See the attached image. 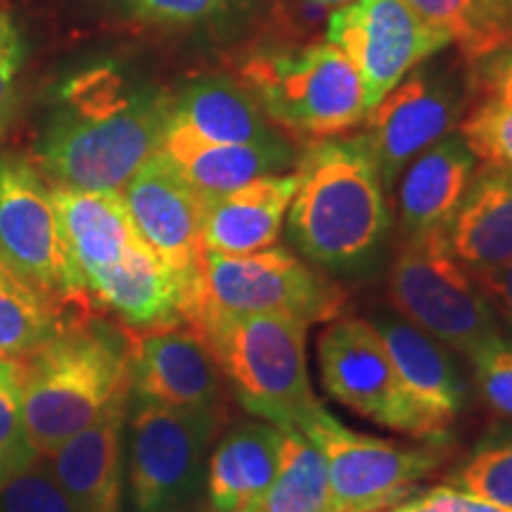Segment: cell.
<instances>
[{
  "label": "cell",
  "mask_w": 512,
  "mask_h": 512,
  "mask_svg": "<svg viewBox=\"0 0 512 512\" xmlns=\"http://www.w3.org/2000/svg\"><path fill=\"white\" fill-rule=\"evenodd\" d=\"M344 306L347 294L332 275L273 245L242 256L204 252L202 297L192 320L209 309L266 313L313 325L339 318Z\"/></svg>",
  "instance_id": "ba28073f"
},
{
  "label": "cell",
  "mask_w": 512,
  "mask_h": 512,
  "mask_svg": "<svg viewBox=\"0 0 512 512\" xmlns=\"http://www.w3.org/2000/svg\"><path fill=\"white\" fill-rule=\"evenodd\" d=\"M389 299L403 318L465 358L498 335L489 299L448 249L444 230L406 235L389 266Z\"/></svg>",
  "instance_id": "52a82bcc"
},
{
  "label": "cell",
  "mask_w": 512,
  "mask_h": 512,
  "mask_svg": "<svg viewBox=\"0 0 512 512\" xmlns=\"http://www.w3.org/2000/svg\"><path fill=\"white\" fill-rule=\"evenodd\" d=\"M140 240L174 268L192 294L195 316L202 297L204 200L162 152L140 166L121 190Z\"/></svg>",
  "instance_id": "5bb4252c"
},
{
  "label": "cell",
  "mask_w": 512,
  "mask_h": 512,
  "mask_svg": "<svg viewBox=\"0 0 512 512\" xmlns=\"http://www.w3.org/2000/svg\"><path fill=\"white\" fill-rule=\"evenodd\" d=\"M226 408H176L131 394L124 460L133 512H183L207 479Z\"/></svg>",
  "instance_id": "8992f818"
},
{
  "label": "cell",
  "mask_w": 512,
  "mask_h": 512,
  "mask_svg": "<svg viewBox=\"0 0 512 512\" xmlns=\"http://www.w3.org/2000/svg\"><path fill=\"white\" fill-rule=\"evenodd\" d=\"M408 5L444 31L470 62L512 43L503 0H408Z\"/></svg>",
  "instance_id": "83f0119b"
},
{
  "label": "cell",
  "mask_w": 512,
  "mask_h": 512,
  "mask_svg": "<svg viewBox=\"0 0 512 512\" xmlns=\"http://www.w3.org/2000/svg\"><path fill=\"white\" fill-rule=\"evenodd\" d=\"M460 133L479 162L512 171V107L484 100L460 121Z\"/></svg>",
  "instance_id": "1f68e13d"
},
{
  "label": "cell",
  "mask_w": 512,
  "mask_h": 512,
  "mask_svg": "<svg viewBox=\"0 0 512 512\" xmlns=\"http://www.w3.org/2000/svg\"><path fill=\"white\" fill-rule=\"evenodd\" d=\"M0 512H76L50 470L38 458L0 489Z\"/></svg>",
  "instance_id": "836d02e7"
},
{
  "label": "cell",
  "mask_w": 512,
  "mask_h": 512,
  "mask_svg": "<svg viewBox=\"0 0 512 512\" xmlns=\"http://www.w3.org/2000/svg\"><path fill=\"white\" fill-rule=\"evenodd\" d=\"M368 320L425 425L427 441L448 444L453 422L470 406V382L456 351L403 318L394 306H375Z\"/></svg>",
  "instance_id": "9a60e30c"
},
{
  "label": "cell",
  "mask_w": 512,
  "mask_h": 512,
  "mask_svg": "<svg viewBox=\"0 0 512 512\" xmlns=\"http://www.w3.org/2000/svg\"><path fill=\"white\" fill-rule=\"evenodd\" d=\"M169 126L209 143L268 145L285 140L240 81L202 76L171 95Z\"/></svg>",
  "instance_id": "cb8c5ba5"
},
{
  "label": "cell",
  "mask_w": 512,
  "mask_h": 512,
  "mask_svg": "<svg viewBox=\"0 0 512 512\" xmlns=\"http://www.w3.org/2000/svg\"><path fill=\"white\" fill-rule=\"evenodd\" d=\"M294 174L285 219L297 254L332 278L373 275L392 238V209L366 140L320 138L297 157Z\"/></svg>",
  "instance_id": "7a4b0ae2"
},
{
  "label": "cell",
  "mask_w": 512,
  "mask_h": 512,
  "mask_svg": "<svg viewBox=\"0 0 512 512\" xmlns=\"http://www.w3.org/2000/svg\"><path fill=\"white\" fill-rule=\"evenodd\" d=\"M309 3H313V5H320V8H339V5H344V3H351V0H309Z\"/></svg>",
  "instance_id": "f35d334b"
},
{
  "label": "cell",
  "mask_w": 512,
  "mask_h": 512,
  "mask_svg": "<svg viewBox=\"0 0 512 512\" xmlns=\"http://www.w3.org/2000/svg\"><path fill=\"white\" fill-rule=\"evenodd\" d=\"M320 382L332 399L387 430L427 441L425 425L368 318H335L318 337Z\"/></svg>",
  "instance_id": "4fadbf2b"
},
{
  "label": "cell",
  "mask_w": 512,
  "mask_h": 512,
  "mask_svg": "<svg viewBox=\"0 0 512 512\" xmlns=\"http://www.w3.org/2000/svg\"><path fill=\"white\" fill-rule=\"evenodd\" d=\"M131 351L128 328H114L88 313L19 358L24 425L38 458H48L86 430L131 387Z\"/></svg>",
  "instance_id": "3957f363"
},
{
  "label": "cell",
  "mask_w": 512,
  "mask_h": 512,
  "mask_svg": "<svg viewBox=\"0 0 512 512\" xmlns=\"http://www.w3.org/2000/svg\"><path fill=\"white\" fill-rule=\"evenodd\" d=\"M91 302L124 320L128 330H152L188 320L192 294L174 268L164 264L145 242H138L117 264L86 280Z\"/></svg>",
  "instance_id": "ac0fdd59"
},
{
  "label": "cell",
  "mask_w": 512,
  "mask_h": 512,
  "mask_svg": "<svg viewBox=\"0 0 512 512\" xmlns=\"http://www.w3.org/2000/svg\"><path fill=\"white\" fill-rule=\"evenodd\" d=\"M470 79L472 91H482L484 100L512 107V43L475 60Z\"/></svg>",
  "instance_id": "d590c367"
},
{
  "label": "cell",
  "mask_w": 512,
  "mask_h": 512,
  "mask_svg": "<svg viewBox=\"0 0 512 512\" xmlns=\"http://www.w3.org/2000/svg\"><path fill=\"white\" fill-rule=\"evenodd\" d=\"M192 512H219V510L211 508V505H209V508H197V510H192Z\"/></svg>",
  "instance_id": "60d3db41"
},
{
  "label": "cell",
  "mask_w": 512,
  "mask_h": 512,
  "mask_svg": "<svg viewBox=\"0 0 512 512\" xmlns=\"http://www.w3.org/2000/svg\"><path fill=\"white\" fill-rule=\"evenodd\" d=\"M325 38L347 55L363 83L368 110L418 64L453 46L408 0H351L332 10Z\"/></svg>",
  "instance_id": "8fae6325"
},
{
  "label": "cell",
  "mask_w": 512,
  "mask_h": 512,
  "mask_svg": "<svg viewBox=\"0 0 512 512\" xmlns=\"http://www.w3.org/2000/svg\"><path fill=\"white\" fill-rule=\"evenodd\" d=\"M0 261L62 302L91 304L69 266L50 183L17 152L0 155Z\"/></svg>",
  "instance_id": "7c38bea8"
},
{
  "label": "cell",
  "mask_w": 512,
  "mask_h": 512,
  "mask_svg": "<svg viewBox=\"0 0 512 512\" xmlns=\"http://www.w3.org/2000/svg\"><path fill=\"white\" fill-rule=\"evenodd\" d=\"M240 83L271 124L294 136H342L368 114L356 69L328 41L249 55Z\"/></svg>",
  "instance_id": "5b68a950"
},
{
  "label": "cell",
  "mask_w": 512,
  "mask_h": 512,
  "mask_svg": "<svg viewBox=\"0 0 512 512\" xmlns=\"http://www.w3.org/2000/svg\"><path fill=\"white\" fill-rule=\"evenodd\" d=\"M162 155L176 166L202 200L226 195L254 178L287 174L297 164V150L287 140L268 145L209 143L183 128L166 126Z\"/></svg>",
  "instance_id": "44dd1931"
},
{
  "label": "cell",
  "mask_w": 512,
  "mask_h": 512,
  "mask_svg": "<svg viewBox=\"0 0 512 512\" xmlns=\"http://www.w3.org/2000/svg\"><path fill=\"white\" fill-rule=\"evenodd\" d=\"M472 275L489 299L496 318H501L512 332V261L486 271H472Z\"/></svg>",
  "instance_id": "8d00e7d4"
},
{
  "label": "cell",
  "mask_w": 512,
  "mask_h": 512,
  "mask_svg": "<svg viewBox=\"0 0 512 512\" xmlns=\"http://www.w3.org/2000/svg\"><path fill=\"white\" fill-rule=\"evenodd\" d=\"M240 512H335L328 463L320 448L299 430H283L273 482Z\"/></svg>",
  "instance_id": "4316f807"
},
{
  "label": "cell",
  "mask_w": 512,
  "mask_h": 512,
  "mask_svg": "<svg viewBox=\"0 0 512 512\" xmlns=\"http://www.w3.org/2000/svg\"><path fill=\"white\" fill-rule=\"evenodd\" d=\"M297 190V174L254 178L242 188L204 200V252L242 256L273 247Z\"/></svg>",
  "instance_id": "ffe728a7"
},
{
  "label": "cell",
  "mask_w": 512,
  "mask_h": 512,
  "mask_svg": "<svg viewBox=\"0 0 512 512\" xmlns=\"http://www.w3.org/2000/svg\"><path fill=\"white\" fill-rule=\"evenodd\" d=\"M475 387L489 411L512 422V339L501 332L467 356Z\"/></svg>",
  "instance_id": "d6a6232c"
},
{
  "label": "cell",
  "mask_w": 512,
  "mask_h": 512,
  "mask_svg": "<svg viewBox=\"0 0 512 512\" xmlns=\"http://www.w3.org/2000/svg\"><path fill=\"white\" fill-rule=\"evenodd\" d=\"M192 325L207 337L223 377L249 415L280 430H302L320 408L306 370L309 325L302 320L207 309Z\"/></svg>",
  "instance_id": "277c9868"
},
{
  "label": "cell",
  "mask_w": 512,
  "mask_h": 512,
  "mask_svg": "<svg viewBox=\"0 0 512 512\" xmlns=\"http://www.w3.org/2000/svg\"><path fill=\"white\" fill-rule=\"evenodd\" d=\"M477 155L453 131L422 150L399 185V219L406 235L446 230L477 171Z\"/></svg>",
  "instance_id": "7402d4cb"
},
{
  "label": "cell",
  "mask_w": 512,
  "mask_h": 512,
  "mask_svg": "<svg viewBox=\"0 0 512 512\" xmlns=\"http://www.w3.org/2000/svg\"><path fill=\"white\" fill-rule=\"evenodd\" d=\"M38 460L22 413L19 361H0V489Z\"/></svg>",
  "instance_id": "4dcf8cb0"
},
{
  "label": "cell",
  "mask_w": 512,
  "mask_h": 512,
  "mask_svg": "<svg viewBox=\"0 0 512 512\" xmlns=\"http://www.w3.org/2000/svg\"><path fill=\"white\" fill-rule=\"evenodd\" d=\"M444 233L448 249L470 271L512 261V171L479 166Z\"/></svg>",
  "instance_id": "603a6c76"
},
{
  "label": "cell",
  "mask_w": 512,
  "mask_h": 512,
  "mask_svg": "<svg viewBox=\"0 0 512 512\" xmlns=\"http://www.w3.org/2000/svg\"><path fill=\"white\" fill-rule=\"evenodd\" d=\"M439 55L418 64L361 121V138L387 192L422 150L456 131L463 121L472 79L460 64L439 60Z\"/></svg>",
  "instance_id": "30bf717a"
},
{
  "label": "cell",
  "mask_w": 512,
  "mask_h": 512,
  "mask_svg": "<svg viewBox=\"0 0 512 512\" xmlns=\"http://www.w3.org/2000/svg\"><path fill=\"white\" fill-rule=\"evenodd\" d=\"M29 43L12 12L0 10V133L8 128L19 102Z\"/></svg>",
  "instance_id": "e575fe53"
},
{
  "label": "cell",
  "mask_w": 512,
  "mask_h": 512,
  "mask_svg": "<svg viewBox=\"0 0 512 512\" xmlns=\"http://www.w3.org/2000/svg\"><path fill=\"white\" fill-rule=\"evenodd\" d=\"M171 95L98 64L69 76L36 136V166L48 183L121 192L162 150Z\"/></svg>",
  "instance_id": "6da1fadb"
},
{
  "label": "cell",
  "mask_w": 512,
  "mask_h": 512,
  "mask_svg": "<svg viewBox=\"0 0 512 512\" xmlns=\"http://www.w3.org/2000/svg\"><path fill=\"white\" fill-rule=\"evenodd\" d=\"M448 484L512 508V422L491 427L448 475Z\"/></svg>",
  "instance_id": "f1b7e54d"
},
{
  "label": "cell",
  "mask_w": 512,
  "mask_h": 512,
  "mask_svg": "<svg viewBox=\"0 0 512 512\" xmlns=\"http://www.w3.org/2000/svg\"><path fill=\"white\" fill-rule=\"evenodd\" d=\"M50 192L69 266L79 290L86 294V280L91 275L117 264L128 249L143 240L128 216L121 192L79 190L53 183Z\"/></svg>",
  "instance_id": "d6986e66"
},
{
  "label": "cell",
  "mask_w": 512,
  "mask_h": 512,
  "mask_svg": "<svg viewBox=\"0 0 512 512\" xmlns=\"http://www.w3.org/2000/svg\"><path fill=\"white\" fill-rule=\"evenodd\" d=\"M126 22L159 31H195L233 17L247 0H105Z\"/></svg>",
  "instance_id": "f546056e"
},
{
  "label": "cell",
  "mask_w": 512,
  "mask_h": 512,
  "mask_svg": "<svg viewBox=\"0 0 512 512\" xmlns=\"http://www.w3.org/2000/svg\"><path fill=\"white\" fill-rule=\"evenodd\" d=\"M91 304L62 302L0 261V361H19L53 339Z\"/></svg>",
  "instance_id": "484cf974"
},
{
  "label": "cell",
  "mask_w": 512,
  "mask_h": 512,
  "mask_svg": "<svg viewBox=\"0 0 512 512\" xmlns=\"http://www.w3.org/2000/svg\"><path fill=\"white\" fill-rule=\"evenodd\" d=\"M131 394L162 406L223 408L226 377L202 330L178 320L133 335Z\"/></svg>",
  "instance_id": "2e32d148"
},
{
  "label": "cell",
  "mask_w": 512,
  "mask_h": 512,
  "mask_svg": "<svg viewBox=\"0 0 512 512\" xmlns=\"http://www.w3.org/2000/svg\"><path fill=\"white\" fill-rule=\"evenodd\" d=\"M325 456L335 512H384L430 477L446 444L403 446L349 430L323 406L299 430Z\"/></svg>",
  "instance_id": "9c48e42d"
},
{
  "label": "cell",
  "mask_w": 512,
  "mask_h": 512,
  "mask_svg": "<svg viewBox=\"0 0 512 512\" xmlns=\"http://www.w3.org/2000/svg\"><path fill=\"white\" fill-rule=\"evenodd\" d=\"M283 430L271 422H240L223 434L207 463L209 505L240 512L273 482L280 465Z\"/></svg>",
  "instance_id": "d4e9b609"
},
{
  "label": "cell",
  "mask_w": 512,
  "mask_h": 512,
  "mask_svg": "<svg viewBox=\"0 0 512 512\" xmlns=\"http://www.w3.org/2000/svg\"><path fill=\"white\" fill-rule=\"evenodd\" d=\"M503 10H505V17H508V24L512 29V0H503Z\"/></svg>",
  "instance_id": "ab89813d"
},
{
  "label": "cell",
  "mask_w": 512,
  "mask_h": 512,
  "mask_svg": "<svg viewBox=\"0 0 512 512\" xmlns=\"http://www.w3.org/2000/svg\"><path fill=\"white\" fill-rule=\"evenodd\" d=\"M384 512H458L453 508L451 496H448V484L432 486V489L420 491L415 496H406L392 508Z\"/></svg>",
  "instance_id": "74e56055"
},
{
  "label": "cell",
  "mask_w": 512,
  "mask_h": 512,
  "mask_svg": "<svg viewBox=\"0 0 512 512\" xmlns=\"http://www.w3.org/2000/svg\"><path fill=\"white\" fill-rule=\"evenodd\" d=\"M131 387L124 389L86 430L46 458L76 512L124 508V441Z\"/></svg>",
  "instance_id": "e0dca14e"
}]
</instances>
